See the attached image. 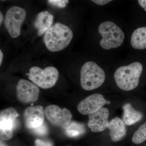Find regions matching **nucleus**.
I'll return each instance as SVG.
<instances>
[{
  "instance_id": "1",
  "label": "nucleus",
  "mask_w": 146,
  "mask_h": 146,
  "mask_svg": "<svg viewBox=\"0 0 146 146\" xmlns=\"http://www.w3.org/2000/svg\"><path fill=\"white\" fill-rule=\"evenodd\" d=\"M73 37V33L70 28L56 23L45 33L43 40L47 49L52 52H57L68 47Z\"/></svg>"
},
{
  "instance_id": "2",
  "label": "nucleus",
  "mask_w": 146,
  "mask_h": 146,
  "mask_svg": "<svg viewBox=\"0 0 146 146\" xmlns=\"http://www.w3.org/2000/svg\"><path fill=\"white\" fill-rule=\"evenodd\" d=\"M143 70V65L138 62L118 68L114 74L117 85L120 89L125 91L135 89L138 86Z\"/></svg>"
},
{
  "instance_id": "3",
  "label": "nucleus",
  "mask_w": 146,
  "mask_h": 146,
  "mask_svg": "<svg viewBox=\"0 0 146 146\" xmlns=\"http://www.w3.org/2000/svg\"><path fill=\"white\" fill-rule=\"evenodd\" d=\"M106 75L104 71L93 61L84 63L80 71V84L86 91H91L100 87L104 82Z\"/></svg>"
},
{
  "instance_id": "4",
  "label": "nucleus",
  "mask_w": 146,
  "mask_h": 146,
  "mask_svg": "<svg viewBox=\"0 0 146 146\" xmlns=\"http://www.w3.org/2000/svg\"><path fill=\"white\" fill-rule=\"evenodd\" d=\"M98 31L102 37L100 45L105 50L119 47L125 39L124 34L121 29L110 21L102 23L99 27Z\"/></svg>"
},
{
  "instance_id": "5",
  "label": "nucleus",
  "mask_w": 146,
  "mask_h": 146,
  "mask_svg": "<svg viewBox=\"0 0 146 146\" xmlns=\"http://www.w3.org/2000/svg\"><path fill=\"white\" fill-rule=\"evenodd\" d=\"M29 78L37 86L44 89H48L54 86L59 77V72L52 66L46 67L43 70L39 67H33L28 74Z\"/></svg>"
},
{
  "instance_id": "6",
  "label": "nucleus",
  "mask_w": 146,
  "mask_h": 146,
  "mask_svg": "<svg viewBox=\"0 0 146 146\" xmlns=\"http://www.w3.org/2000/svg\"><path fill=\"white\" fill-rule=\"evenodd\" d=\"M26 15L25 10L18 6L12 7L7 11L4 19L5 27L12 38H17L20 36L21 27Z\"/></svg>"
},
{
  "instance_id": "7",
  "label": "nucleus",
  "mask_w": 146,
  "mask_h": 146,
  "mask_svg": "<svg viewBox=\"0 0 146 146\" xmlns=\"http://www.w3.org/2000/svg\"><path fill=\"white\" fill-rule=\"evenodd\" d=\"M19 113L13 107L1 110L0 112V136L3 140H10L13 136L16 118Z\"/></svg>"
},
{
  "instance_id": "8",
  "label": "nucleus",
  "mask_w": 146,
  "mask_h": 146,
  "mask_svg": "<svg viewBox=\"0 0 146 146\" xmlns=\"http://www.w3.org/2000/svg\"><path fill=\"white\" fill-rule=\"evenodd\" d=\"M45 111L47 119L53 125L65 129L70 123L73 116L67 108L61 109L57 106L51 105L46 107Z\"/></svg>"
},
{
  "instance_id": "9",
  "label": "nucleus",
  "mask_w": 146,
  "mask_h": 146,
  "mask_svg": "<svg viewBox=\"0 0 146 146\" xmlns=\"http://www.w3.org/2000/svg\"><path fill=\"white\" fill-rule=\"evenodd\" d=\"M40 90L35 84L25 79L18 81L16 87V95L19 101L28 104L36 101L39 98Z\"/></svg>"
},
{
  "instance_id": "10",
  "label": "nucleus",
  "mask_w": 146,
  "mask_h": 146,
  "mask_svg": "<svg viewBox=\"0 0 146 146\" xmlns=\"http://www.w3.org/2000/svg\"><path fill=\"white\" fill-rule=\"evenodd\" d=\"M107 102L101 94H93L80 102L77 109L82 115H89L101 109L107 104Z\"/></svg>"
},
{
  "instance_id": "11",
  "label": "nucleus",
  "mask_w": 146,
  "mask_h": 146,
  "mask_svg": "<svg viewBox=\"0 0 146 146\" xmlns=\"http://www.w3.org/2000/svg\"><path fill=\"white\" fill-rule=\"evenodd\" d=\"M45 116V111L41 106L27 108L24 112L25 124L31 129L39 127L44 123Z\"/></svg>"
},
{
  "instance_id": "12",
  "label": "nucleus",
  "mask_w": 146,
  "mask_h": 146,
  "mask_svg": "<svg viewBox=\"0 0 146 146\" xmlns=\"http://www.w3.org/2000/svg\"><path fill=\"white\" fill-rule=\"evenodd\" d=\"M109 116V110L106 108H102L96 112L89 115L88 127L92 132L95 133L104 131L108 128Z\"/></svg>"
},
{
  "instance_id": "13",
  "label": "nucleus",
  "mask_w": 146,
  "mask_h": 146,
  "mask_svg": "<svg viewBox=\"0 0 146 146\" xmlns=\"http://www.w3.org/2000/svg\"><path fill=\"white\" fill-rule=\"evenodd\" d=\"M53 21V16L48 11H43L38 13L33 23V25L37 30L38 36L45 34L52 26Z\"/></svg>"
},
{
  "instance_id": "14",
  "label": "nucleus",
  "mask_w": 146,
  "mask_h": 146,
  "mask_svg": "<svg viewBox=\"0 0 146 146\" xmlns=\"http://www.w3.org/2000/svg\"><path fill=\"white\" fill-rule=\"evenodd\" d=\"M108 128L109 129V135L114 142L121 141L126 133L125 124L123 120L116 117L109 122Z\"/></svg>"
},
{
  "instance_id": "15",
  "label": "nucleus",
  "mask_w": 146,
  "mask_h": 146,
  "mask_svg": "<svg viewBox=\"0 0 146 146\" xmlns=\"http://www.w3.org/2000/svg\"><path fill=\"white\" fill-rule=\"evenodd\" d=\"M123 108V120L126 125H132L143 119L142 113L134 109L130 104H125Z\"/></svg>"
},
{
  "instance_id": "16",
  "label": "nucleus",
  "mask_w": 146,
  "mask_h": 146,
  "mask_svg": "<svg viewBox=\"0 0 146 146\" xmlns=\"http://www.w3.org/2000/svg\"><path fill=\"white\" fill-rule=\"evenodd\" d=\"M131 43L136 49H146V27L139 28L134 31L131 35Z\"/></svg>"
},
{
  "instance_id": "17",
  "label": "nucleus",
  "mask_w": 146,
  "mask_h": 146,
  "mask_svg": "<svg viewBox=\"0 0 146 146\" xmlns=\"http://www.w3.org/2000/svg\"><path fill=\"white\" fill-rule=\"evenodd\" d=\"M65 129L66 135L70 137H78L85 131L83 125L74 121L71 122Z\"/></svg>"
},
{
  "instance_id": "18",
  "label": "nucleus",
  "mask_w": 146,
  "mask_h": 146,
  "mask_svg": "<svg viewBox=\"0 0 146 146\" xmlns=\"http://www.w3.org/2000/svg\"><path fill=\"white\" fill-rule=\"evenodd\" d=\"M146 141V122L140 126L135 131L132 138L133 143L138 145Z\"/></svg>"
},
{
  "instance_id": "19",
  "label": "nucleus",
  "mask_w": 146,
  "mask_h": 146,
  "mask_svg": "<svg viewBox=\"0 0 146 146\" xmlns=\"http://www.w3.org/2000/svg\"><path fill=\"white\" fill-rule=\"evenodd\" d=\"M51 5L58 8H64L67 6L69 0H48Z\"/></svg>"
},
{
  "instance_id": "20",
  "label": "nucleus",
  "mask_w": 146,
  "mask_h": 146,
  "mask_svg": "<svg viewBox=\"0 0 146 146\" xmlns=\"http://www.w3.org/2000/svg\"><path fill=\"white\" fill-rule=\"evenodd\" d=\"M33 129L35 133L41 136L46 135L48 133V128L44 123L39 127L35 128Z\"/></svg>"
},
{
  "instance_id": "21",
  "label": "nucleus",
  "mask_w": 146,
  "mask_h": 146,
  "mask_svg": "<svg viewBox=\"0 0 146 146\" xmlns=\"http://www.w3.org/2000/svg\"><path fill=\"white\" fill-rule=\"evenodd\" d=\"M35 146H53L50 141H43L39 139H36L35 142Z\"/></svg>"
},
{
  "instance_id": "22",
  "label": "nucleus",
  "mask_w": 146,
  "mask_h": 146,
  "mask_svg": "<svg viewBox=\"0 0 146 146\" xmlns=\"http://www.w3.org/2000/svg\"><path fill=\"white\" fill-rule=\"evenodd\" d=\"M93 2L99 5H104L113 0H91Z\"/></svg>"
},
{
  "instance_id": "23",
  "label": "nucleus",
  "mask_w": 146,
  "mask_h": 146,
  "mask_svg": "<svg viewBox=\"0 0 146 146\" xmlns=\"http://www.w3.org/2000/svg\"><path fill=\"white\" fill-rule=\"evenodd\" d=\"M139 4L146 11V0H138Z\"/></svg>"
},
{
  "instance_id": "24",
  "label": "nucleus",
  "mask_w": 146,
  "mask_h": 146,
  "mask_svg": "<svg viewBox=\"0 0 146 146\" xmlns=\"http://www.w3.org/2000/svg\"><path fill=\"white\" fill-rule=\"evenodd\" d=\"M3 58V54L1 50H0V65H1Z\"/></svg>"
},
{
  "instance_id": "25",
  "label": "nucleus",
  "mask_w": 146,
  "mask_h": 146,
  "mask_svg": "<svg viewBox=\"0 0 146 146\" xmlns=\"http://www.w3.org/2000/svg\"><path fill=\"white\" fill-rule=\"evenodd\" d=\"M3 15L1 12H0V25H1L3 23Z\"/></svg>"
},
{
  "instance_id": "26",
  "label": "nucleus",
  "mask_w": 146,
  "mask_h": 146,
  "mask_svg": "<svg viewBox=\"0 0 146 146\" xmlns=\"http://www.w3.org/2000/svg\"><path fill=\"white\" fill-rule=\"evenodd\" d=\"M0 145H1V146H8L6 144H5L4 143H3V142H2L1 141V144H0Z\"/></svg>"
},
{
  "instance_id": "27",
  "label": "nucleus",
  "mask_w": 146,
  "mask_h": 146,
  "mask_svg": "<svg viewBox=\"0 0 146 146\" xmlns=\"http://www.w3.org/2000/svg\"><path fill=\"white\" fill-rule=\"evenodd\" d=\"M110 101H107V104H110Z\"/></svg>"
},
{
  "instance_id": "28",
  "label": "nucleus",
  "mask_w": 146,
  "mask_h": 146,
  "mask_svg": "<svg viewBox=\"0 0 146 146\" xmlns=\"http://www.w3.org/2000/svg\"><path fill=\"white\" fill-rule=\"evenodd\" d=\"M1 1H6V0H1Z\"/></svg>"
}]
</instances>
